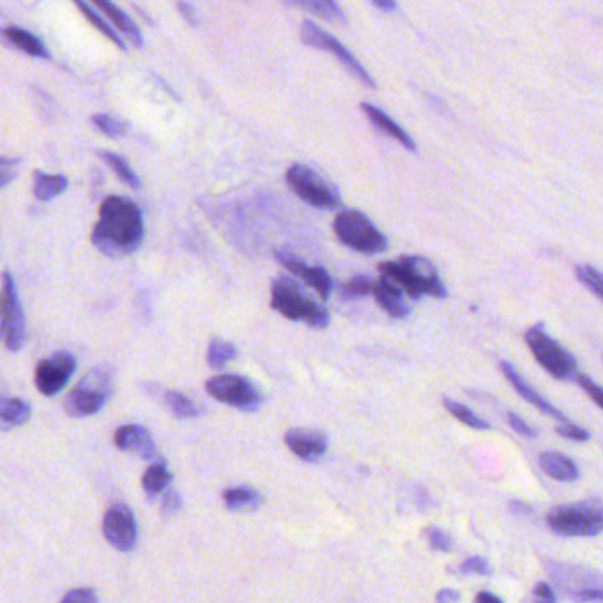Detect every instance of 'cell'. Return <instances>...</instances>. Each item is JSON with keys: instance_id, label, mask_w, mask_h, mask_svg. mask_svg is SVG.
<instances>
[{"instance_id": "obj_44", "label": "cell", "mask_w": 603, "mask_h": 603, "mask_svg": "<svg viewBox=\"0 0 603 603\" xmlns=\"http://www.w3.org/2000/svg\"><path fill=\"white\" fill-rule=\"evenodd\" d=\"M533 600L534 603H557L556 591L549 584L538 582L533 593Z\"/></svg>"}, {"instance_id": "obj_20", "label": "cell", "mask_w": 603, "mask_h": 603, "mask_svg": "<svg viewBox=\"0 0 603 603\" xmlns=\"http://www.w3.org/2000/svg\"><path fill=\"white\" fill-rule=\"evenodd\" d=\"M361 110H363V114L367 115V119L370 121L371 124L375 128H379L382 133L397 140L400 145H404L411 152L418 151V143L415 142V139L395 119H391L382 108H379L371 103H361Z\"/></svg>"}, {"instance_id": "obj_39", "label": "cell", "mask_w": 603, "mask_h": 603, "mask_svg": "<svg viewBox=\"0 0 603 603\" xmlns=\"http://www.w3.org/2000/svg\"><path fill=\"white\" fill-rule=\"evenodd\" d=\"M577 384L588 393V397L600 407L603 411V388L598 386L593 379H589L588 375H582V373H577L575 377Z\"/></svg>"}, {"instance_id": "obj_29", "label": "cell", "mask_w": 603, "mask_h": 603, "mask_svg": "<svg viewBox=\"0 0 603 603\" xmlns=\"http://www.w3.org/2000/svg\"><path fill=\"white\" fill-rule=\"evenodd\" d=\"M99 158L115 172V176L130 187L133 189H139L140 187V179L139 176L135 174V170L130 167V163L117 152H112V151H101L99 152Z\"/></svg>"}, {"instance_id": "obj_4", "label": "cell", "mask_w": 603, "mask_h": 603, "mask_svg": "<svg viewBox=\"0 0 603 603\" xmlns=\"http://www.w3.org/2000/svg\"><path fill=\"white\" fill-rule=\"evenodd\" d=\"M114 395V371L106 365L94 367L71 389L64 400V411L73 418H86L99 413Z\"/></svg>"}, {"instance_id": "obj_16", "label": "cell", "mask_w": 603, "mask_h": 603, "mask_svg": "<svg viewBox=\"0 0 603 603\" xmlns=\"http://www.w3.org/2000/svg\"><path fill=\"white\" fill-rule=\"evenodd\" d=\"M288 450L305 462H319L327 453V437L315 428H290L285 437Z\"/></svg>"}, {"instance_id": "obj_14", "label": "cell", "mask_w": 603, "mask_h": 603, "mask_svg": "<svg viewBox=\"0 0 603 603\" xmlns=\"http://www.w3.org/2000/svg\"><path fill=\"white\" fill-rule=\"evenodd\" d=\"M77 371V358L71 352L60 351L40 361L34 373L36 388L45 397H53L66 388L69 379Z\"/></svg>"}, {"instance_id": "obj_8", "label": "cell", "mask_w": 603, "mask_h": 603, "mask_svg": "<svg viewBox=\"0 0 603 603\" xmlns=\"http://www.w3.org/2000/svg\"><path fill=\"white\" fill-rule=\"evenodd\" d=\"M287 185L308 206L317 209H336L342 204L340 191L317 170L296 163L285 174Z\"/></svg>"}, {"instance_id": "obj_25", "label": "cell", "mask_w": 603, "mask_h": 603, "mask_svg": "<svg viewBox=\"0 0 603 603\" xmlns=\"http://www.w3.org/2000/svg\"><path fill=\"white\" fill-rule=\"evenodd\" d=\"M170 483H172V472L163 459H158L156 462L149 465L142 478V487L151 499L161 494Z\"/></svg>"}, {"instance_id": "obj_1", "label": "cell", "mask_w": 603, "mask_h": 603, "mask_svg": "<svg viewBox=\"0 0 603 603\" xmlns=\"http://www.w3.org/2000/svg\"><path fill=\"white\" fill-rule=\"evenodd\" d=\"M143 237V216L133 200L112 195L101 202L91 241L103 255L112 259L132 255L142 246Z\"/></svg>"}, {"instance_id": "obj_18", "label": "cell", "mask_w": 603, "mask_h": 603, "mask_svg": "<svg viewBox=\"0 0 603 603\" xmlns=\"http://www.w3.org/2000/svg\"><path fill=\"white\" fill-rule=\"evenodd\" d=\"M499 369H501V371H503V375L507 377V380L510 382L511 386H513V389L525 400V402H529L531 406H534L540 413H544V415H547V416H551V418L554 419H559V421H562V423H566L568 421V418L557 409V407H554L545 397H542L518 371H516V369L511 365V363H508V361H501L499 363Z\"/></svg>"}, {"instance_id": "obj_38", "label": "cell", "mask_w": 603, "mask_h": 603, "mask_svg": "<svg viewBox=\"0 0 603 603\" xmlns=\"http://www.w3.org/2000/svg\"><path fill=\"white\" fill-rule=\"evenodd\" d=\"M430 545L435 549V551H441V553H450L453 549V540L452 536L444 531V529H439V527H426L425 531Z\"/></svg>"}, {"instance_id": "obj_3", "label": "cell", "mask_w": 603, "mask_h": 603, "mask_svg": "<svg viewBox=\"0 0 603 603\" xmlns=\"http://www.w3.org/2000/svg\"><path fill=\"white\" fill-rule=\"evenodd\" d=\"M271 306L279 315L294 323H305L315 329H325L329 325V312L288 277H279L271 283Z\"/></svg>"}, {"instance_id": "obj_23", "label": "cell", "mask_w": 603, "mask_h": 603, "mask_svg": "<svg viewBox=\"0 0 603 603\" xmlns=\"http://www.w3.org/2000/svg\"><path fill=\"white\" fill-rule=\"evenodd\" d=\"M4 40L11 45V47L31 55V57H38V59H50V51L45 47V43L34 36L32 32L22 29V27H5L4 29Z\"/></svg>"}, {"instance_id": "obj_22", "label": "cell", "mask_w": 603, "mask_h": 603, "mask_svg": "<svg viewBox=\"0 0 603 603\" xmlns=\"http://www.w3.org/2000/svg\"><path fill=\"white\" fill-rule=\"evenodd\" d=\"M94 5L99 11H103L119 27V31H123V34L132 41L133 47H143V36L140 32L139 25L119 5H115L114 2H108V0H96Z\"/></svg>"}, {"instance_id": "obj_42", "label": "cell", "mask_w": 603, "mask_h": 603, "mask_svg": "<svg viewBox=\"0 0 603 603\" xmlns=\"http://www.w3.org/2000/svg\"><path fill=\"white\" fill-rule=\"evenodd\" d=\"M183 507V498L178 490H167L165 496H163V501H161V515L163 516H172L176 515L178 511L181 510Z\"/></svg>"}, {"instance_id": "obj_13", "label": "cell", "mask_w": 603, "mask_h": 603, "mask_svg": "<svg viewBox=\"0 0 603 603\" xmlns=\"http://www.w3.org/2000/svg\"><path fill=\"white\" fill-rule=\"evenodd\" d=\"M547 568L557 588L575 602L589 591L603 589V575L597 571L562 562H547Z\"/></svg>"}, {"instance_id": "obj_26", "label": "cell", "mask_w": 603, "mask_h": 603, "mask_svg": "<svg viewBox=\"0 0 603 603\" xmlns=\"http://www.w3.org/2000/svg\"><path fill=\"white\" fill-rule=\"evenodd\" d=\"M68 186H69V181L62 174H45L41 170H36L32 178V193L36 198L43 202H48L59 196L60 193H64Z\"/></svg>"}, {"instance_id": "obj_32", "label": "cell", "mask_w": 603, "mask_h": 603, "mask_svg": "<svg viewBox=\"0 0 603 603\" xmlns=\"http://www.w3.org/2000/svg\"><path fill=\"white\" fill-rule=\"evenodd\" d=\"M235 358H237V349L231 342L220 340V338H215V340L209 342L207 365L211 369H224L227 363H231Z\"/></svg>"}, {"instance_id": "obj_45", "label": "cell", "mask_w": 603, "mask_h": 603, "mask_svg": "<svg viewBox=\"0 0 603 603\" xmlns=\"http://www.w3.org/2000/svg\"><path fill=\"white\" fill-rule=\"evenodd\" d=\"M16 165H18V160L16 158H9V156H2V170H0V176H2V187L9 185V181L14 178L16 174Z\"/></svg>"}, {"instance_id": "obj_41", "label": "cell", "mask_w": 603, "mask_h": 603, "mask_svg": "<svg viewBox=\"0 0 603 603\" xmlns=\"http://www.w3.org/2000/svg\"><path fill=\"white\" fill-rule=\"evenodd\" d=\"M461 571L472 573V575H489L490 573V564H489V561L485 557H467L464 562L461 564Z\"/></svg>"}, {"instance_id": "obj_43", "label": "cell", "mask_w": 603, "mask_h": 603, "mask_svg": "<svg viewBox=\"0 0 603 603\" xmlns=\"http://www.w3.org/2000/svg\"><path fill=\"white\" fill-rule=\"evenodd\" d=\"M508 423H510L511 428H513L518 435H522V437L533 439V437L538 435V432H536L529 423H525L524 419L520 418V416H516L515 413H508Z\"/></svg>"}, {"instance_id": "obj_11", "label": "cell", "mask_w": 603, "mask_h": 603, "mask_svg": "<svg viewBox=\"0 0 603 603\" xmlns=\"http://www.w3.org/2000/svg\"><path fill=\"white\" fill-rule=\"evenodd\" d=\"M301 40L308 47L317 48V50H323V51H327V53L334 55V59L340 60L347 68V71L351 75H354L363 86H367L370 89L377 87V84L371 78L370 73L354 57V53L349 48L345 47L343 43H340L334 36H331L329 32H325L324 29H321L317 23H314L310 20H305L303 25H301Z\"/></svg>"}, {"instance_id": "obj_34", "label": "cell", "mask_w": 603, "mask_h": 603, "mask_svg": "<svg viewBox=\"0 0 603 603\" xmlns=\"http://www.w3.org/2000/svg\"><path fill=\"white\" fill-rule=\"evenodd\" d=\"M575 275L579 281L588 288L591 290L600 301L603 303V273L598 271L597 268L589 266V264H579L575 268Z\"/></svg>"}, {"instance_id": "obj_37", "label": "cell", "mask_w": 603, "mask_h": 603, "mask_svg": "<svg viewBox=\"0 0 603 603\" xmlns=\"http://www.w3.org/2000/svg\"><path fill=\"white\" fill-rule=\"evenodd\" d=\"M557 435H561L562 439H568V441H575V443H588L591 439L589 432L571 421H566V423H561L556 426Z\"/></svg>"}, {"instance_id": "obj_24", "label": "cell", "mask_w": 603, "mask_h": 603, "mask_svg": "<svg viewBox=\"0 0 603 603\" xmlns=\"http://www.w3.org/2000/svg\"><path fill=\"white\" fill-rule=\"evenodd\" d=\"M225 508L231 511H253L262 507L264 498L253 487H233L224 494Z\"/></svg>"}, {"instance_id": "obj_40", "label": "cell", "mask_w": 603, "mask_h": 603, "mask_svg": "<svg viewBox=\"0 0 603 603\" xmlns=\"http://www.w3.org/2000/svg\"><path fill=\"white\" fill-rule=\"evenodd\" d=\"M60 603H99V598L93 588H77L66 593Z\"/></svg>"}, {"instance_id": "obj_27", "label": "cell", "mask_w": 603, "mask_h": 603, "mask_svg": "<svg viewBox=\"0 0 603 603\" xmlns=\"http://www.w3.org/2000/svg\"><path fill=\"white\" fill-rule=\"evenodd\" d=\"M288 5L310 11L317 16L324 18L327 22L347 23V16H345L343 9L333 0H292V2H288Z\"/></svg>"}, {"instance_id": "obj_15", "label": "cell", "mask_w": 603, "mask_h": 603, "mask_svg": "<svg viewBox=\"0 0 603 603\" xmlns=\"http://www.w3.org/2000/svg\"><path fill=\"white\" fill-rule=\"evenodd\" d=\"M277 260L283 268H287L292 275H296L297 279H303L308 287H312L323 299H327L333 292V279L331 275L325 271L324 268L321 266H310L306 264L303 259H299L297 255L285 251V250H279L277 251Z\"/></svg>"}, {"instance_id": "obj_30", "label": "cell", "mask_w": 603, "mask_h": 603, "mask_svg": "<svg viewBox=\"0 0 603 603\" xmlns=\"http://www.w3.org/2000/svg\"><path fill=\"white\" fill-rule=\"evenodd\" d=\"M163 402L169 407V411L178 418H196L202 413V409L189 397L179 391H167L163 395Z\"/></svg>"}, {"instance_id": "obj_5", "label": "cell", "mask_w": 603, "mask_h": 603, "mask_svg": "<svg viewBox=\"0 0 603 603\" xmlns=\"http://www.w3.org/2000/svg\"><path fill=\"white\" fill-rule=\"evenodd\" d=\"M333 231L342 244L365 255L384 253L389 246L388 237L375 227L365 213L356 209L338 213L333 222Z\"/></svg>"}, {"instance_id": "obj_48", "label": "cell", "mask_w": 603, "mask_h": 603, "mask_svg": "<svg viewBox=\"0 0 603 603\" xmlns=\"http://www.w3.org/2000/svg\"><path fill=\"white\" fill-rule=\"evenodd\" d=\"M371 5L377 7L379 11H384V13H391V11L398 9V4L393 2V0H373Z\"/></svg>"}, {"instance_id": "obj_46", "label": "cell", "mask_w": 603, "mask_h": 603, "mask_svg": "<svg viewBox=\"0 0 603 603\" xmlns=\"http://www.w3.org/2000/svg\"><path fill=\"white\" fill-rule=\"evenodd\" d=\"M178 9H179V13L183 14V18H185L189 25H198V16H196V11H195V7L191 4L179 2Z\"/></svg>"}, {"instance_id": "obj_47", "label": "cell", "mask_w": 603, "mask_h": 603, "mask_svg": "<svg viewBox=\"0 0 603 603\" xmlns=\"http://www.w3.org/2000/svg\"><path fill=\"white\" fill-rule=\"evenodd\" d=\"M459 600H461V593L455 591V589H450V588H444L435 595V602L437 603H457Z\"/></svg>"}, {"instance_id": "obj_35", "label": "cell", "mask_w": 603, "mask_h": 603, "mask_svg": "<svg viewBox=\"0 0 603 603\" xmlns=\"http://www.w3.org/2000/svg\"><path fill=\"white\" fill-rule=\"evenodd\" d=\"M94 126L106 137L110 139H119L128 133V124L114 115L106 114H96L93 117Z\"/></svg>"}, {"instance_id": "obj_31", "label": "cell", "mask_w": 603, "mask_h": 603, "mask_svg": "<svg viewBox=\"0 0 603 603\" xmlns=\"http://www.w3.org/2000/svg\"><path fill=\"white\" fill-rule=\"evenodd\" d=\"M443 406L444 409L453 416V418L459 419L461 423L467 425L469 428H474V430H489L490 428V423L487 419L478 416L474 411H471L467 406L453 400V398H443Z\"/></svg>"}, {"instance_id": "obj_49", "label": "cell", "mask_w": 603, "mask_h": 603, "mask_svg": "<svg viewBox=\"0 0 603 603\" xmlns=\"http://www.w3.org/2000/svg\"><path fill=\"white\" fill-rule=\"evenodd\" d=\"M474 603H503V600L499 597H496L494 593H490V591H480L476 595Z\"/></svg>"}, {"instance_id": "obj_17", "label": "cell", "mask_w": 603, "mask_h": 603, "mask_svg": "<svg viewBox=\"0 0 603 603\" xmlns=\"http://www.w3.org/2000/svg\"><path fill=\"white\" fill-rule=\"evenodd\" d=\"M115 446L121 452L135 453L145 461H158V448L151 432L142 425H124L114 435Z\"/></svg>"}, {"instance_id": "obj_7", "label": "cell", "mask_w": 603, "mask_h": 603, "mask_svg": "<svg viewBox=\"0 0 603 603\" xmlns=\"http://www.w3.org/2000/svg\"><path fill=\"white\" fill-rule=\"evenodd\" d=\"M547 524L561 536H598L603 533V508L593 503L557 507L547 515Z\"/></svg>"}, {"instance_id": "obj_6", "label": "cell", "mask_w": 603, "mask_h": 603, "mask_svg": "<svg viewBox=\"0 0 603 603\" xmlns=\"http://www.w3.org/2000/svg\"><path fill=\"white\" fill-rule=\"evenodd\" d=\"M524 338L531 354L544 370L549 371L559 380H570L577 377L575 358L547 333L544 325H531Z\"/></svg>"}, {"instance_id": "obj_2", "label": "cell", "mask_w": 603, "mask_h": 603, "mask_svg": "<svg viewBox=\"0 0 603 603\" xmlns=\"http://www.w3.org/2000/svg\"><path fill=\"white\" fill-rule=\"evenodd\" d=\"M379 271L391 281H395L406 294L418 299L423 296H432L444 299L448 288L444 287L434 264L419 255H404L398 260H389L379 264Z\"/></svg>"}, {"instance_id": "obj_10", "label": "cell", "mask_w": 603, "mask_h": 603, "mask_svg": "<svg viewBox=\"0 0 603 603\" xmlns=\"http://www.w3.org/2000/svg\"><path fill=\"white\" fill-rule=\"evenodd\" d=\"M2 338L9 352H18L27 340V323L13 277L2 275Z\"/></svg>"}, {"instance_id": "obj_12", "label": "cell", "mask_w": 603, "mask_h": 603, "mask_svg": "<svg viewBox=\"0 0 603 603\" xmlns=\"http://www.w3.org/2000/svg\"><path fill=\"white\" fill-rule=\"evenodd\" d=\"M103 534L114 549L121 553L133 551L139 542V525L133 510L124 503L110 507L103 516Z\"/></svg>"}, {"instance_id": "obj_19", "label": "cell", "mask_w": 603, "mask_h": 603, "mask_svg": "<svg viewBox=\"0 0 603 603\" xmlns=\"http://www.w3.org/2000/svg\"><path fill=\"white\" fill-rule=\"evenodd\" d=\"M373 297L377 305L393 319H406L411 312L404 290L391 279H382L373 283Z\"/></svg>"}, {"instance_id": "obj_33", "label": "cell", "mask_w": 603, "mask_h": 603, "mask_svg": "<svg viewBox=\"0 0 603 603\" xmlns=\"http://www.w3.org/2000/svg\"><path fill=\"white\" fill-rule=\"evenodd\" d=\"M75 5L82 11V14L93 23L94 27L105 36V38H108L115 47L119 48V50H123V51H126L128 50V47L124 45V41H123V38L103 20V16L99 14V13H96L93 9V5H89V4H86V2H82V0H77L75 2Z\"/></svg>"}, {"instance_id": "obj_36", "label": "cell", "mask_w": 603, "mask_h": 603, "mask_svg": "<svg viewBox=\"0 0 603 603\" xmlns=\"http://www.w3.org/2000/svg\"><path fill=\"white\" fill-rule=\"evenodd\" d=\"M373 283L369 277L365 275H358L354 279H347L342 287H340V294L343 297H361L373 292Z\"/></svg>"}, {"instance_id": "obj_21", "label": "cell", "mask_w": 603, "mask_h": 603, "mask_svg": "<svg viewBox=\"0 0 603 603\" xmlns=\"http://www.w3.org/2000/svg\"><path fill=\"white\" fill-rule=\"evenodd\" d=\"M540 467L545 471L547 476L557 481L571 483L579 480V467L568 457L559 452H545L540 455Z\"/></svg>"}, {"instance_id": "obj_9", "label": "cell", "mask_w": 603, "mask_h": 603, "mask_svg": "<svg viewBox=\"0 0 603 603\" xmlns=\"http://www.w3.org/2000/svg\"><path fill=\"white\" fill-rule=\"evenodd\" d=\"M206 391L218 402L242 413H255L262 406L260 389L246 377L235 373L215 375L206 382Z\"/></svg>"}, {"instance_id": "obj_28", "label": "cell", "mask_w": 603, "mask_h": 603, "mask_svg": "<svg viewBox=\"0 0 603 603\" xmlns=\"http://www.w3.org/2000/svg\"><path fill=\"white\" fill-rule=\"evenodd\" d=\"M32 415V407L23 398H4L2 402V428L9 430L23 425Z\"/></svg>"}]
</instances>
